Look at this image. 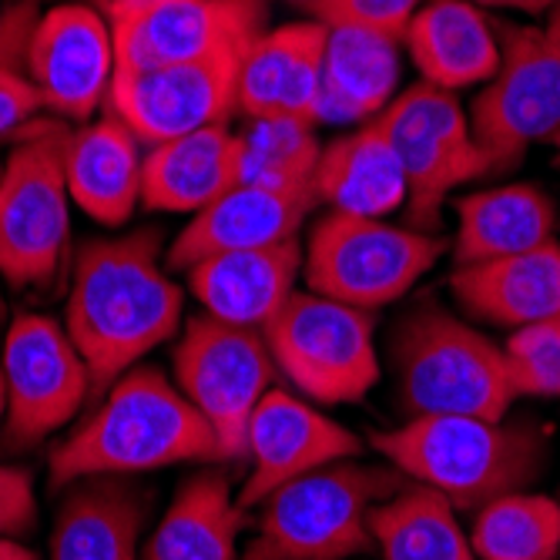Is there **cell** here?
I'll list each match as a JSON object with an SVG mask.
<instances>
[{
  "mask_svg": "<svg viewBox=\"0 0 560 560\" xmlns=\"http://www.w3.org/2000/svg\"><path fill=\"white\" fill-rule=\"evenodd\" d=\"M185 292L165 266L159 229L88 238L71 262L65 329L105 393L148 352L178 336Z\"/></svg>",
  "mask_w": 560,
  "mask_h": 560,
  "instance_id": "obj_1",
  "label": "cell"
},
{
  "mask_svg": "<svg viewBox=\"0 0 560 560\" xmlns=\"http://www.w3.org/2000/svg\"><path fill=\"white\" fill-rule=\"evenodd\" d=\"M178 464H225L215 430L155 366H135L108 386L97 410L47 456L50 487L88 477H141Z\"/></svg>",
  "mask_w": 560,
  "mask_h": 560,
  "instance_id": "obj_2",
  "label": "cell"
},
{
  "mask_svg": "<svg viewBox=\"0 0 560 560\" xmlns=\"http://www.w3.org/2000/svg\"><path fill=\"white\" fill-rule=\"evenodd\" d=\"M373 450L406 480L443 493L456 511L524 490L544 467L547 440L534 427L480 417H410L376 430Z\"/></svg>",
  "mask_w": 560,
  "mask_h": 560,
  "instance_id": "obj_3",
  "label": "cell"
},
{
  "mask_svg": "<svg viewBox=\"0 0 560 560\" xmlns=\"http://www.w3.org/2000/svg\"><path fill=\"white\" fill-rule=\"evenodd\" d=\"M389 366L410 417L503 420L521 399L503 346L440 302H420L396 323Z\"/></svg>",
  "mask_w": 560,
  "mask_h": 560,
  "instance_id": "obj_4",
  "label": "cell"
},
{
  "mask_svg": "<svg viewBox=\"0 0 560 560\" xmlns=\"http://www.w3.org/2000/svg\"><path fill=\"white\" fill-rule=\"evenodd\" d=\"M406 477L396 467L339 460L305 474L259 506L256 534L238 560H349L373 547L370 511Z\"/></svg>",
  "mask_w": 560,
  "mask_h": 560,
  "instance_id": "obj_5",
  "label": "cell"
},
{
  "mask_svg": "<svg viewBox=\"0 0 560 560\" xmlns=\"http://www.w3.org/2000/svg\"><path fill=\"white\" fill-rule=\"evenodd\" d=\"M68 128L47 125L18 141L0 168V279L11 289H50L74 262Z\"/></svg>",
  "mask_w": 560,
  "mask_h": 560,
  "instance_id": "obj_6",
  "label": "cell"
},
{
  "mask_svg": "<svg viewBox=\"0 0 560 560\" xmlns=\"http://www.w3.org/2000/svg\"><path fill=\"white\" fill-rule=\"evenodd\" d=\"M443 252L436 232L326 212L302 248V282L316 295L376 313L410 292Z\"/></svg>",
  "mask_w": 560,
  "mask_h": 560,
  "instance_id": "obj_7",
  "label": "cell"
},
{
  "mask_svg": "<svg viewBox=\"0 0 560 560\" xmlns=\"http://www.w3.org/2000/svg\"><path fill=\"white\" fill-rule=\"evenodd\" d=\"M497 34L500 68L470 101V125L493 175L517 168L560 128V0L544 24L500 21Z\"/></svg>",
  "mask_w": 560,
  "mask_h": 560,
  "instance_id": "obj_8",
  "label": "cell"
},
{
  "mask_svg": "<svg viewBox=\"0 0 560 560\" xmlns=\"http://www.w3.org/2000/svg\"><path fill=\"white\" fill-rule=\"evenodd\" d=\"M262 336L279 373L310 402H360L380 383L373 313L305 289L282 305Z\"/></svg>",
  "mask_w": 560,
  "mask_h": 560,
  "instance_id": "obj_9",
  "label": "cell"
},
{
  "mask_svg": "<svg viewBox=\"0 0 560 560\" xmlns=\"http://www.w3.org/2000/svg\"><path fill=\"white\" fill-rule=\"evenodd\" d=\"M376 121L402 165L410 191L406 212L413 229L436 232L446 195L493 175L487 151L474 135L470 112L456 91L417 81L402 88Z\"/></svg>",
  "mask_w": 560,
  "mask_h": 560,
  "instance_id": "obj_10",
  "label": "cell"
},
{
  "mask_svg": "<svg viewBox=\"0 0 560 560\" xmlns=\"http://www.w3.org/2000/svg\"><path fill=\"white\" fill-rule=\"evenodd\" d=\"M172 373L185 399L215 430L225 464L245 460L252 413L279 373L266 336L212 319L209 313L191 316L175 342Z\"/></svg>",
  "mask_w": 560,
  "mask_h": 560,
  "instance_id": "obj_11",
  "label": "cell"
},
{
  "mask_svg": "<svg viewBox=\"0 0 560 560\" xmlns=\"http://www.w3.org/2000/svg\"><path fill=\"white\" fill-rule=\"evenodd\" d=\"M0 366L8 386V417L0 433L11 450L34 446L65 430L94 393L88 363L65 323L44 313H21L11 319Z\"/></svg>",
  "mask_w": 560,
  "mask_h": 560,
  "instance_id": "obj_12",
  "label": "cell"
},
{
  "mask_svg": "<svg viewBox=\"0 0 560 560\" xmlns=\"http://www.w3.org/2000/svg\"><path fill=\"white\" fill-rule=\"evenodd\" d=\"M118 68H159L245 50L266 27V0H112Z\"/></svg>",
  "mask_w": 560,
  "mask_h": 560,
  "instance_id": "obj_13",
  "label": "cell"
},
{
  "mask_svg": "<svg viewBox=\"0 0 560 560\" xmlns=\"http://www.w3.org/2000/svg\"><path fill=\"white\" fill-rule=\"evenodd\" d=\"M238 61L242 50L159 68H118L108 112H115L144 148L229 125L235 115Z\"/></svg>",
  "mask_w": 560,
  "mask_h": 560,
  "instance_id": "obj_14",
  "label": "cell"
},
{
  "mask_svg": "<svg viewBox=\"0 0 560 560\" xmlns=\"http://www.w3.org/2000/svg\"><path fill=\"white\" fill-rule=\"evenodd\" d=\"M24 71L37 84L44 108L88 125L108 108L118 71L108 14L81 0L47 8L34 24Z\"/></svg>",
  "mask_w": 560,
  "mask_h": 560,
  "instance_id": "obj_15",
  "label": "cell"
},
{
  "mask_svg": "<svg viewBox=\"0 0 560 560\" xmlns=\"http://www.w3.org/2000/svg\"><path fill=\"white\" fill-rule=\"evenodd\" d=\"M360 453L363 440L352 430L319 413L313 402H305L295 393L269 389L248 423L245 460L252 470L238 490V503L252 511L279 487L329 464L352 460Z\"/></svg>",
  "mask_w": 560,
  "mask_h": 560,
  "instance_id": "obj_16",
  "label": "cell"
},
{
  "mask_svg": "<svg viewBox=\"0 0 560 560\" xmlns=\"http://www.w3.org/2000/svg\"><path fill=\"white\" fill-rule=\"evenodd\" d=\"M326 40L329 27L313 18L262 31L248 40L238 61L235 115L245 121H295L316 128Z\"/></svg>",
  "mask_w": 560,
  "mask_h": 560,
  "instance_id": "obj_17",
  "label": "cell"
},
{
  "mask_svg": "<svg viewBox=\"0 0 560 560\" xmlns=\"http://www.w3.org/2000/svg\"><path fill=\"white\" fill-rule=\"evenodd\" d=\"M319 198L313 188H272V185H235L209 209L191 215L165 252L168 272H188L222 252L266 248L299 238V229L313 215Z\"/></svg>",
  "mask_w": 560,
  "mask_h": 560,
  "instance_id": "obj_18",
  "label": "cell"
},
{
  "mask_svg": "<svg viewBox=\"0 0 560 560\" xmlns=\"http://www.w3.org/2000/svg\"><path fill=\"white\" fill-rule=\"evenodd\" d=\"M185 276L191 295L212 319L266 332L282 305L299 292L302 245L299 238H289L266 248L222 252L191 266Z\"/></svg>",
  "mask_w": 560,
  "mask_h": 560,
  "instance_id": "obj_19",
  "label": "cell"
},
{
  "mask_svg": "<svg viewBox=\"0 0 560 560\" xmlns=\"http://www.w3.org/2000/svg\"><path fill=\"white\" fill-rule=\"evenodd\" d=\"M65 172L74 206L97 225L121 229L141 206L144 144L115 112H105L68 135Z\"/></svg>",
  "mask_w": 560,
  "mask_h": 560,
  "instance_id": "obj_20",
  "label": "cell"
},
{
  "mask_svg": "<svg viewBox=\"0 0 560 560\" xmlns=\"http://www.w3.org/2000/svg\"><path fill=\"white\" fill-rule=\"evenodd\" d=\"M242 185V135L229 125L201 128L144 151L141 206L151 212L198 215Z\"/></svg>",
  "mask_w": 560,
  "mask_h": 560,
  "instance_id": "obj_21",
  "label": "cell"
},
{
  "mask_svg": "<svg viewBox=\"0 0 560 560\" xmlns=\"http://www.w3.org/2000/svg\"><path fill=\"white\" fill-rule=\"evenodd\" d=\"M460 310L474 319L524 329L560 319V245L557 238L483 266H460L450 276Z\"/></svg>",
  "mask_w": 560,
  "mask_h": 560,
  "instance_id": "obj_22",
  "label": "cell"
},
{
  "mask_svg": "<svg viewBox=\"0 0 560 560\" xmlns=\"http://www.w3.org/2000/svg\"><path fill=\"white\" fill-rule=\"evenodd\" d=\"M148 490L131 477H88L68 487L50 534V560H141Z\"/></svg>",
  "mask_w": 560,
  "mask_h": 560,
  "instance_id": "obj_23",
  "label": "cell"
},
{
  "mask_svg": "<svg viewBox=\"0 0 560 560\" xmlns=\"http://www.w3.org/2000/svg\"><path fill=\"white\" fill-rule=\"evenodd\" d=\"M420 81L443 91L483 88L500 68V34L487 11L460 0H427L402 37Z\"/></svg>",
  "mask_w": 560,
  "mask_h": 560,
  "instance_id": "obj_24",
  "label": "cell"
},
{
  "mask_svg": "<svg viewBox=\"0 0 560 560\" xmlns=\"http://www.w3.org/2000/svg\"><path fill=\"white\" fill-rule=\"evenodd\" d=\"M557 206L534 182H511L470 191L456 201L453 262L483 266L553 242Z\"/></svg>",
  "mask_w": 560,
  "mask_h": 560,
  "instance_id": "obj_25",
  "label": "cell"
},
{
  "mask_svg": "<svg viewBox=\"0 0 560 560\" xmlns=\"http://www.w3.org/2000/svg\"><path fill=\"white\" fill-rule=\"evenodd\" d=\"M313 191L319 206H329V212L360 219H386L410 198L402 165L376 118L323 144L313 172Z\"/></svg>",
  "mask_w": 560,
  "mask_h": 560,
  "instance_id": "obj_26",
  "label": "cell"
},
{
  "mask_svg": "<svg viewBox=\"0 0 560 560\" xmlns=\"http://www.w3.org/2000/svg\"><path fill=\"white\" fill-rule=\"evenodd\" d=\"M402 40L360 27H329L319 125H366L399 94Z\"/></svg>",
  "mask_w": 560,
  "mask_h": 560,
  "instance_id": "obj_27",
  "label": "cell"
},
{
  "mask_svg": "<svg viewBox=\"0 0 560 560\" xmlns=\"http://www.w3.org/2000/svg\"><path fill=\"white\" fill-rule=\"evenodd\" d=\"M245 517L232 480L222 470H201L175 490L159 527L141 544V560H238Z\"/></svg>",
  "mask_w": 560,
  "mask_h": 560,
  "instance_id": "obj_28",
  "label": "cell"
},
{
  "mask_svg": "<svg viewBox=\"0 0 560 560\" xmlns=\"http://www.w3.org/2000/svg\"><path fill=\"white\" fill-rule=\"evenodd\" d=\"M370 530L383 560H477L456 506L413 480L373 506Z\"/></svg>",
  "mask_w": 560,
  "mask_h": 560,
  "instance_id": "obj_29",
  "label": "cell"
},
{
  "mask_svg": "<svg viewBox=\"0 0 560 560\" xmlns=\"http://www.w3.org/2000/svg\"><path fill=\"white\" fill-rule=\"evenodd\" d=\"M467 534L477 560H560V500L511 490L483 503Z\"/></svg>",
  "mask_w": 560,
  "mask_h": 560,
  "instance_id": "obj_30",
  "label": "cell"
},
{
  "mask_svg": "<svg viewBox=\"0 0 560 560\" xmlns=\"http://www.w3.org/2000/svg\"><path fill=\"white\" fill-rule=\"evenodd\" d=\"M242 135V185L313 188L323 144L316 128L295 121H248Z\"/></svg>",
  "mask_w": 560,
  "mask_h": 560,
  "instance_id": "obj_31",
  "label": "cell"
},
{
  "mask_svg": "<svg viewBox=\"0 0 560 560\" xmlns=\"http://www.w3.org/2000/svg\"><path fill=\"white\" fill-rule=\"evenodd\" d=\"M503 352L521 396L560 399V319L514 329Z\"/></svg>",
  "mask_w": 560,
  "mask_h": 560,
  "instance_id": "obj_32",
  "label": "cell"
},
{
  "mask_svg": "<svg viewBox=\"0 0 560 560\" xmlns=\"http://www.w3.org/2000/svg\"><path fill=\"white\" fill-rule=\"evenodd\" d=\"M420 4L423 0H305V11L326 27H360L402 40Z\"/></svg>",
  "mask_w": 560,
  "mask_h": 560,
  "instance_id": "obj_33",
  "label": "cell"
},
{
  "mask_svg": "<svg viewBox=\"0 0 560 560\" xmlns=\"http://www.w3.org/2000/svg\"><path fill=\"white\" fill-rule=\"evenodd\" d=\"M37 524L34 477L24 467L0 464V537H21Z\"/></svg>",
  "mask_w": 560,
  "mask_h": 560,
  "instance_id": "obj_34",
  "label": "cell"
},
{
  "mask_svg": "<svg viewBox=\"0 0 560 560\" xmlns=\"http://www.w3.org/2000/svg\"><path fill=\"white\" fill-rule=\"evenodd\" d=\"M44 108L37 84L24 68H0V138L21 131Z\"/></svg>",
  "mask_w": 560,
  "mask_h": 560,
  "instance_id": "obj_35",
  "label": "cell"
},
{
  "mask_svg": "<svg viewBox=\"0 0 560 560\" xmlns=\"http://www.w3.org/2000/svg\"><path fill=\"white\" fill-rule=\"evenodd\" d=\"M37 18V0H21L0 14V68H24Z\"/></svg>",
  "mask_w": 560,
  "mask_h": 560,
  "instance_id": "obj_36",
  "label": "cell"
},
{
  "mask_svg": "<svg viewBox=\"0 0 560 560\" xmlns=\"http://www.w3.org/2000/svg\"><path fill=\"white\" fill-rule=\"evenodd\" d=\"M460 4L480 8V11H517V14H547L553 0H460Z\"/></svg>",
  "mask_w": 560,
  "mask_h": 560,
  "instance_id": "obj_37",
  "label": "cell"
},
{
  "mask_svg": "<svg viewBox=\"0 0 560 560\" xmlns=\"http://www.w3.org/2000/svg\"><path fill=\"white\" fill-rule=\"evenodd\" d=\"M0 560H37V553L14 537H0Z\"/></svg>",
  "mask_w": 560,
  "mask_h": 560,
  "instance_id": "obj_38",
  "label": "cell"
},
{
  "mask_svg": "<svg viewBox=\"0 0 560 560\" xmlns=\"http://www.w3.org/2000/svg\"><path fill=\"white\" fill-rule=\"evenodd\" d=\"M4 417H8V386H4V366H0V430H4Z\"/></svg>",
  "mask_w": 560,
  "mask_h": 560,
  "instance_id": "obj_39",
  "label": "cell"
},
{
  "mask_svg": "<svg viewBox=\"0 0 560 560\" xmlns=\"http://www.w3.org/2000/svg\"><path fill=\"white\" fill-rule=\"evenodd\" d=\"M81 4H94V8H108L112 0H81Z\"/></svg>",
  "mask_w": 560,
  "mask_h": 560,
  "instance_id": "obj_40",
  "label": "cell"
},
{
  "mask_svg": "<svg viewBox=\"0 0 560 560\" xmlns=\"http://www.w3.org/2000/svg\"><path fill=\"white\" fill-rule=\"evenodd\" d=\"M4 316H8V302H4V292H0V323H4Z\"/></svg>",
  "mask_w": 560,
  "mask_h": 560,
  "instance_id": "obj_41",
  "label": "cell"
},
{
  "mask_svg": "<svg viewBox=\"0 0 560 560\" xmlns=\"http://www.w3.org/2000/svg\"><path fill=\"white\" fill-rule=\"evenodd\" d=\"M550 141H553V144H557V151H560V128L553 131V138H550Z\"/></svg>",
  "mask_w": 560,
  "mask_h": 560,
  "instance_id": "obj_42",
  "label": "cell"
},
{
  "mask_svg": "<svg viewBox=\"0 0 560 560\" xmlns=\"http://www.w3.org/2000/svg\"><path fill=\"white\" fill-rule=\"evenodd\" d=\"M0 168H4V162H0Z\"/></svg>",
  "mask_w": 560,
  "mask_h": 560,
  "instance_id": "obj_43",
  "label": "cell"
}]
</instances>
